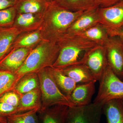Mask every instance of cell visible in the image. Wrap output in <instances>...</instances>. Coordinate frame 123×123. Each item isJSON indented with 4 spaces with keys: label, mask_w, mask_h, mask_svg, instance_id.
<instances>
[{
    "label": "cell",
    "mask_w": 123,
    "mask_h": 123,
    "mask_svg": "<svg viewBox=\"0 0 123 123\" xmlns=\"http://www.w3.org/2000/svg\"><path fill=\"white\" fill-rule=\"evenodd\" d=\"M59 53L52 67L62 69L81 64L86 51L97 44L76 35H64L57 41Z\"/></svg>",
    "instance_id": "1"
},
{
    "label": "cell",
    "mask_w": 123,
    "mask_h": 123,
    "mask_svg": "<svg viewBox=\"0 0 123 123\" xmlns=\"http://www.w3.org/2000/svg\"><path fill=\"white\" fill-rule=\"evenodd\" d=\"M60 50L56 42L50 40L42 42L31 51L15 74L20 79L26 74H37L43 69L52 67Z\"/></svg>",
    "instance_id": "2"
},
{
    "label": "cell",
    "mask_w": 123,
    "mask_h": 123,
    "mask_svg": "<svg viewBox=\"0 0 123 123\" xmlns=\"http://www.w3.org/2000/svg\"><path fill=\"white\" fill-rule=\"evenodd\" d=\"M86 11H70L51 1L44 13L48 18V29L50 40L57 43L75 20Z\"/></svg>",
    "instance_id": "3"
},
{
    "label": "cell",
    "mask_w": 123,
    "mask_h": 123,
    "mask_svg": "<svg viewBox=\"0 0 123 123\" xmlns=\"http://www.w3.org/2000/svg\"><path fill=\"white\" fill-rule=\"evenodd\" d=\"M41 93L42 103L39 112L55 105L74 106L69 98L60 90L55 82L49 68L43 69L37 73Z\"/></svg>",
    "instance_id": "4"
},
{
    "label": "cell",
    "mask_w": 123,
    "mask_h": 123,
    "mask_svg": "<svg viewBox=\"0 0 123 123\" xmlns=\"http://www.w3.org/2000/svg\"><path fill=\"white\" fill-rule=\"evenodd\" d=\"M99 89L94 103H105L123 99V81L108 66L99 80Z\"/></svg>",
    "instance_id": "5"
},
{
    "label": "cell",
    "mask_w": 123,
    "mask_h": 123,
    "mask_svg": "<svg viewBox=\"0 0 123 123\" xmlns=\"http://www.w3.org/2000/svg\"><path fill=\"white\" fill-rule=\"evenodd\" d=\"M99 23L103 25L110 37H116L123 28V0L112 6L98 7Z\"/></svg>",
    "instance_id": "6"
},
{
    "label": "cell",
    "mask_w": 123,
    "mask_h": 123,
    "mask_svg": "<svg viewBox=\"0 0 123 123\" xmlns=\"http://www.w3.org/2000/svg\"><path fill=\"white\" fill-rule=\"evenodd\" d=\"M103 103L69 107L65 123H100L103 113Z\"/></svg>",
    "instance_id": "7"
},
{
    "label": "cell",
    "mask_w": 123,
    "mask_h": 123,
    "mask_svg": "<svg viewBox=\"0 0 123 123\" xmlns=\"http://www.w3.org/2000/svg\"><path fill=\"white\" fill-rule=\"evenodd\" d=\"M81 64L87 68L97 81H99L108 66L105 47L97 45L86 51Z\"/></svg>",
    "instance_id": "8"
},
{
    "label": "cell",
    "mask_w": 123,
    "mask_h": 123,
    "mask_svg": "<svg viewBox=\"0 0 123 123\" xmlns=\"http://www.w3.org/2000/svg\"><path fill=\"white\" fill-rule=\"evenodd\" d=\"M104 46L106 49L108 66L123 80V44L118 37H110Z\"/></svg>",
    "instance_id": "9"
},
{
    "label": "cell",
    "mask_w": 123,
    "mask_h": 123,
    "mask_svg": "<svg viewBox=\"0 0 123 123\" xmlns=\"http://www.w3.org/2000/svg\"><path fill=\"white\" fill-rule=\"evenodd\" d=\"M32 50L31 47L12 49L0 61V69L15 73L24 64Z\"/></svg>",
    "instance_id": "10"
},
{
    "label": "cell",
    "mask_w": 123,
    "mask_h": 123,
    "mask_svg": "<svg viewBox=\"0 0 123 123\" xmlns=\"http://www.w3.org/2000/svg\"><path fill=\"white\" fill-rule=\"evenodd\" d=\"M98 7L86 10L79 16L69 27L64 35H75L99 23L97 12Z\"/></svg>",
    "instance_id": "11"
},
{
    "label": "cell",
    "mask_w": 123,
    "mask_h": 123,
    "mask_svg": "<svg viewBox=\"0 0 123 123\" xmlns=\"http://www.w3.org/2000/svg\"><path fill=\"white\" fill-rule=\"evenodd\" d=\"M96 81L77 85L70 95L69 99L74 106L87 105L91 103L95 91Z\"/></svg>",
    "instance_id": "12"
},
{
    "label": "cell",
    "mask_w": 123,
    "mask_h": 123,
    "mask_svg": "<svg viewBox=\"0 0 123 123\" xmlns=\"http://www.w3.org/2000/svg\"><path fill=\"white\" fill-rule=\"evenodd\" d=\"M60 69L72 79L77 85L97 81L89 69L82 64L74 65Z\"/></svg>",
    "instance_id": "13"
},
{
    "label": "cell",
    "mask_w": 123,
    "mask_h": 123,
    "mask_svg": "<svg viewBox=\"0 0 123 123\" xmlns=\"http://www.w3.org/2000/svg\"><path fill=\"white\" fill-rule=\"evenodd\" d=\"M51 2L49 0H18L14 7L18 14H42L44 13Z\"/></svg>",
    "instance_id": "14"
},
{
    "label": "cell",
    "mask_w": 123,
    "mask_h": 123,
    "mask_svg": "<svg viewBox=\"0 0 123 123\" xmlns=\"http://www.w3.org/2000/svg\"><path fill=\"white\" fill-rule=\"evenodd\" d=\"M75 35L93 42L97 45L103 46L110 37L105 27L99 23Z\"/></svg>",
    "instance_id": "15"
},
{
    "label": "cell",
    "mask_w": 123,
    "mask_h": 123,
    "mask_svg": "<svg viewBox=\"0 0 123 123\" xmlns=\"http://www.w3.org/2000/svg\"><path fill=\"white\" fill-rule=\"evenodd\" d=\"M18 33V29L15 26L0 27V61L11 50Z\"/></svg>",
    "instance_id": "16"
},
{
    "label": "cell",
    "mask_w": 123,
    "mask_h": 123,
    "mask_svg": "<svg viewBox=\"0 0 123 123\" xmlns=\"http://www.w3.org/2000/svg\"><path fill=\"white\" fill-rule=\"evenodd\" d=\"M41 98L40 88L20 96V102L17 107L18 113L26 112L36 108H39L40 111L42 106L40 102Z\"/></svg>",
    "instance_id": "17"
},
{
    "label": "cell",
    "mask_w": 123,
    "mask_h": 123,
    "mask_svg": "<svg viewBox=\"0 0 123 123\" xmlns=\"http://www.w3.org/2000/svg\"><path fill=\"white\" fill-rule=\"evenodd\" d=\"M49 68L52 76L60 90L69 99L72 92L76 86V82L60 69L53 67H49Z\"/></svg>",
    "instance_id": "18"
},
{
    "label": "cell",
    "mask_w": 123,
    "mask_h": 123,
    "mask_svg": "<svg viewBox=\"0 0 123 123\" xmlns=\"http://www.w3.org/2000/svg\"><path fill=\"white\" fill-rule=\"evenodd\" d=\"M69 107L55 105L40 112L42 123H65Z\"/></svg>",
    "instance_id": "19"
},
{
    "label": "cell",
    "mask_w": 123,
    "mask_h": 123,
    "mask_svg": "<svg viewBox=\"0 0 123 123\" xmlns=\"http://www.w3.org/2000/svg\"><path fill=\"white\" fill-rule=\"evenodd\" d=\"M103 112L107 123H123V105L121 99H114L104 103Z\"/></svg>",
    "instance_id": "20"
},
{
    "label": "cell",
    "mask_w": 123,
    "mask_h": 123,
    "mask_svg": "<svg viewBox=\"0 0 123 123\" xmlns=\"http://www.w3.org/2000/svg\"><path fill=\"white\" fill-rule=\"evenodd\" d=\"M39 88L40 84L37 74L31 73L22 77L15 85L13 91L20 96Z\"/></svg>",
    "instance_id": "21"
},
{
    "label": "cell",
    "mask_w": 123,
    "mask_h": 123,
    "mask_svg": "<svg viewBox=\"0 0 123 123\" xmlns=\"http://www.w3.org/2000/svg\"><path fill=\"white\" fill-rule=\"evenodd\" d=\"M60 6L73 11H86L99 7L97 0H54Z\"/></svg>",
    "instance_id": "22"
},
{
    "label": "cell",
    "mask_w": 123,
    "mask_h": 123,
    "mask_svg": "<svg viewBox=\"0 0 123 123\" xmlns=\"http://www.w3.org/2000/svg\"><path fill=\"white\" fill-rule=\"evenodd\" d=\"M20 79L15 73L0 69V97L5 93L13 90Z\"/></svg>",
    "instance_id": "23"
},
{
    "label": "cell",
    "mask_w": 123,
    "mask_h": 123,
    "mask_svg": "<svg viewBox=\"0 0 123 123\" xmlns=\"http://www.w3.org/2000/svg\"><path fill=\"white\" fill-rule=\"evenodd\" d=\"M39 108L11 115L6 117L7 123H39L37 113Z\"/></svg>",
    "instance_id": "24"
},
{
    "label": "cell",
    "mask_w": 123,
    "mask_h": 123,
    "mask_svg": "<svg viewBox=\"0 0 123 123\" xmlns=\"http://www.w3.org/2000/svg\"><path fill=\"white\" fill-rule=\"evenodd\" d=\"M41 39V34L39 31L30 33L23 36L19 41L16 42L14 47H12L11 49L18 48L31 47L38 42Z\"/></svg>",
    "instance_id": "25"
},
{
    "label": "cell",
    "mask_w": 123,
    "mask_h": 123,
    "mask_svg": "<svg viewBox=\"0 0 123 123\" xmlns=\"http://www.w3.org/2000/svg\"><path fill=\"white\" fill-rule=\"evenodd\" d=\"M42 15L31 13L18 14L15 21V27H20L23 28L30 27L35 24L38 15Z\"/></svg>",
    "instance_id": "26"
},
{
    "label": "cell",
    "mask_w": 123,
    "mask_h": 123,
    "mask_svg": "<svg viewBox=\"0 0 123 123\" xmlns=\"http://www.w3.org/2000/svg\"><path fill=\"white\" fill-rule=\"evenodd\" d=\"M17 13L14 6L0 10V27L11 26Z\"/></svg>",
    "instance_id": "27"
},
{
    "label": "cell",
    "mask_w": 123,
    "mask_h": 123,
    "mask_svg": "<svg viewBox=\"0 0 123 123\" xmlns=\"http://www.w3.org/2000/svg\"><path fill=\"white\" fill-rule=\"evenodd\" d=\"M20 96L14 91L5 93L0 97V102L5 103L17 107L20 102Z\"/></svg>",
    "instance_id": "28"
},
{
    "label": "cell",
    "mask_w": 123,
    "mask_h": 123,
    "mask_svg": "<svg viewBox=\"0 0 123 123\" xmlns=\"http://www.w3.org/2000/svg\"><path fill=\"white\" fill-rule=\"evenodd\" d=\"M17 107L5 103L0 102V117H5L17 114Z\"/></svg>",
    "instance_id": "29"
},
{
    "label": "cell",
    "mask_w": 123,
    "mask_h": 123,
    "mask_svg": "<svg viewBox=\"0 0 123 123\" xmlns=\"http://www.w3.org/2000/svg\"><path fill=\"white\" fill-rule=\"evenodd\" d=\"M18 0H0V10L14 7Z\"/></svg>",
    "instance_id": "30"
},
{
    "label": "cell",
    "mask_w": 123,
    "mask_h": 123,
    "mask_svg": "<svg viewBox=\"0 0 123 123\" xmlns=\"http://www.w3.org/2000/svg\"><path fill=\"white\" fill-rule=\"evenodd\" d=\"M123 0H97L100 7H107L112 6Z\"/></svg>",
    "instance_id": "31"
},
{
    "label": "cell",
    "mask_w": 123,
    "mask_h": 123,
    "mask_svg": "<svg viewBox=\"0 0 123 123\" xmlns=\"http://www.w3.org/2000/svg\"><path fill=\"white\" fill-rule=\"evenodd\" d=\"M116 37H118L123 46V28L119 32Z\"/></svg>",
    "instance_id": "32"
},
{
    "label": "cell",
    "mask_w": 123,
    "mask_h": 123,
    "mask_svg": "<svg viewBox=\"0 0 123 123\" xmlns=\"http://www.w3.org/2000/svg\"><path fill=\"white\" fill-rule=\"evenodd\" d=\"M0 123H7L6 118L0 117Z\"/></svg>",
    "instance_id": "33"
},
{
    "label": "cell",
    "mask_w": 123,
    "mask_h": 123,
    "mask_svg": "<svg viewBox=\"0 0 123 123\" xmlns=\"http://www.w3.org/2000/svg\"><path fill=\"white\" fill-rule=\"evenodd\" d=\"M121 101H122V103H123V99H121Z\"/></svg>",
    "instance_id": "34"
},
{
    "label": "cell",
    "mask_w": 123,
    "mask_h": 123,
    "mask_svg": "<svg viewBox=\"0 0 123 123\" xmlns=\"http://www.w3.org/2000/svg\"><path fill=\"white\" fill-rule=\"evenodd\" d=\"M49 0L50 1H54V0Z\"/></svg>",
    "instance_id": "35"
},
{
    "label": "cell",
    "mask_w": 123,
    "mask_h": 123,
    "mask_svg": "<svg viewBox=\"0 0 123 123\" xmlns=\"http://www.w3.org/2000/svg\"></svg>",
    "instance_id": "36"
},
{
    "label": "cell",
    "mask_w": 123,
    "mask_h": 123,
    "mask_svg": "<svg viewBox=\"0 0 123 123\" xmlns=\"http://www.w3.org/2000/svg\"></svg>",
    "instance_id": "37"
}]
</instances>
